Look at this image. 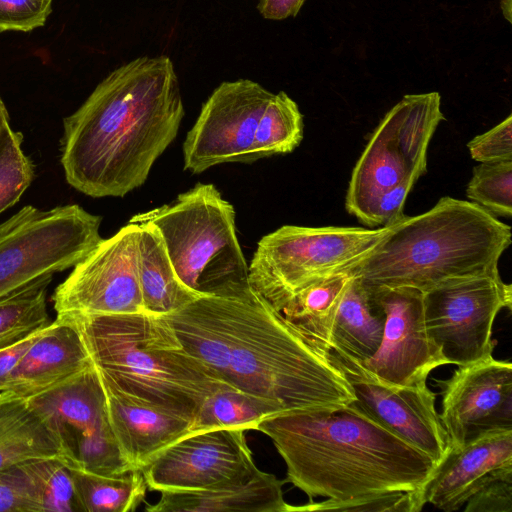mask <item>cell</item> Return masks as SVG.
Wrapping results in <instances>:
<instances>
[{
  "instance_id": "7",
  "label": "cell",
  "mask_w": 512,
  "mask_h": 512,
  "mask_svg": "<svg viewBox=\"0 0 512 512\" xmlns=\"http://www.w3.org/2000/svg\"><path fill=\"white\" fill-rule=\"evenodd\" d=\"M387 230L388 226L284 225L258 242L248 266L249 283L276 310L281 311L300 290L358 262Z\"/></svg>"
},
{
  "instance_id": "11",
  "label": "cell",
  "mask_w": 512,
  "mask_h": 512,
  "mask_svg": "<svg viewBox=\"0 0 512 512\" xmlns=\"http://www.w3.org/2000/svg\"><path fill=\"white\" fill-rule=\"evenodd\" d=\"M139 225H127L101 242L51 297L57 314H120L143 310L138 279Z\"/></svg>"
},
{
  "instance_id": "26",
  "label": "cell",
  "mask_w": 512,
  "mask_h": 512,
  "mask_svg": "<svg viewBox=\"0 0 512 512\" xmlns=\"http://www.w3.org/2000/svg\"><path fill=\"white\" fill-rule=\"evenodd\" d=\"M83 512H131L143 502L148 489L140 469L106 476L70 467Z\"/></svg>"
},
{
  "instance_id": "4",
  "label": "cell",
  "mask_w": 512,
  "mask_h": 512,
  "mask_svg": "<svg viewBox=\"0 0 512 512\" xmlns=\"http://www.w3.org/2000/svg\"><path fill=\"white\" fill-rule=\"evenodd\" d=\"M511 227L481 206L449 196L428 211L403 215L347 271L369 289L411 287L426 292L445 282L500 276Z\"/></svg>"
},
{
  "instance_id": "34",
  "label": "cell",
  "mask_w": 512,
  "mask_h": 512,
  "mask_svg": "<svg viewBox=\"0 0 512 512\" xmlns=\"http://www.w3.org/2000/svg\"><path fill=\"white\" fill-rule=\"evenodd\" d=\"M465 504V512H511L512 466L490 472Z\"/></svg>"
},
{
  "instance_id": "19",
  "label": "cell",
  "mask_w": 512,
  "mask_h": 512,
  "mask_svg": "<svg viewBox=\"0 0 512 512\" xmlns=\"http://www.w3.org/2000/svg\"><path fill=\"white\" fill-rule=\"evenodd\" d=\"M100 379L110 427L132 469L141 470L161 450L190 434L193 416L140 401Z\"/></svg>"
},
{
  "instance_id": "10",
  "label": "cell",
  "mask_w": 512,
  "mask_h": 512,
  "mask_svg": "<svg viewBox=\"0 0 512 512\" xmlns=\"http://www.w3.org/2000/svg\"><path fill=\"white\" fill-rule=\"evenodd\" d=\"M511 306L512 287L500 276L455 279L423 292L427 331L447 364L457 366L492 355L493 323Z\"/></svg>"
},
{
  "instance_id": "15",
  "label": "cell",
  "mask_w": 512,
  "mask_h": 512,
  "mask_svg": "<svg viewBox=\"0 0 512 512\" xmlns=\"http://www.w3.org/2000/svg\"><path fill=\"white\" fill-rule=\"evenodd\" d=\"M441 389V422L450 448L497 430L512 429V364L492 355L458 366Z\"/></svg>"
},
{
  "instance_id": "35",
  "label": "cell",
  "mask_w": 512,
  "mask_h": 512,
  "mask_svg": "<svg viewBox=\"0 0 512 512\" xmlns=\"http://www.w3.org/2000/svg\"><path fill=\"white\" fill-rule=\"evenodd\" d=\"M0 512H41L35 487L21 463L0 470Z\"/></svg>"
},
{
  "instance_id": "6",
  "label": "cell",
  "mask_w": 512,
  "mask_h": 512,
  "mask_svg": "<svg viewBox=\"0 0 512 512\" xmlns=\"http://www.w3.org/2000/svg\"><path fill=\"white\" fill-rule=\"evenodd\" d=\"M129 222L158 229L178 277L191 290L209 295L250 286L235 210L213 184L198 183Z\"/></svg>"
},
{
  "instance_id": "27",
  "label": "cell",
  "mask_w": 512,
  "mask_h": 512,
  "mask_svg": "<svg viewBox=\"0 0 512 512\" xmlns=\"http://www.w3.org/2000/svg\"><path fill=\"white\" fill-rule=\"evenodd\" d=\"M283 412L279 405L264 398L234 388L223 389L201 404L190 433L222 428L256 430L261 420Z\"/></svg>"
},
{
  "instance_id": "14",
  "label": "cell",
  "mask_w": 512,
  "mask_h": 512,
  "mask_svg": "<svg viewBox=\"0 0 512 512\" xmlns=\"http://www.w3.org/2000/svg\"><path fill=\"white\" fill-rule=\"evenodd\" d=\"M366 289L385 313L383 336L372 357L362 363L352 360L388 386L426 382L431 371L447 361L427 331L423 292L411 287Z\"/></svg>"
},
{
  "instance_id": "33",
  "label": "cell",
  "mask_w": 512,
  "mask_h": 512,
  "mask_svg": "<svg viewBox=\"0 0 512 512\" xmlns=\"http://www.w3.org/2000/svg\"><path fill=\"white\" fill-rule=\"evenodd\" d=\"M417 490L392 491L369 494L347 500L327 499L301 506H294V511H376V512H419L423 508Z\"/></svg>"
},
{
  "instance_id": "30",
  "label": "cell",
  "mask_w": 512,
  "mask_h": 512,
  "mask_svg": "<svg viewBox=\"0 0 512 512\" xmlns=\"http://www.w3.org/2000/svg\"><path fill=\"white\" fill-rule=\"evenodd\" d=\"M21 464L35 487L41 512H83L70 467L61 458H34Z\"/></svg>"
},
{
  "instance_id": "39",
  "label": "cell",
  "mask_w": 512,
  "mask_h": 512,
  "mask_svg": "<svg viewBox=\"0 0 512 512\" xmlns=\"http://www.w3.org/2000/svg\"><path fill=\"white\" fill-rule=\"evenodd\" d=\"M41 330L25 337L18 342L0 348V392L6 391L8 380L12 371L17 366L20 359L26 353L30 345L38 337Z\"/></svg>"
},
{
  "instance_id": "25",
  "label": "cell",
  "mask_w": 512,
  "mask_h": 512,
  "mask_svg": "<svg viewBox=\"0 0 512 512\" xmlns=\"http://www.w3.org/2000/svg\"><path fill=\"white\" fill-rule=\"evenodd\" d=\"M351 277L347 271L324 277L296 293L280 311L302 335L327 353L331 352L335 317Z\"/></svg>"
},
{
  "instance_id": "21",
  "label": "cell",
  "mask_w": 512,
  "mask_h": 512,
  "mask_svg": "<svg viewBox=\"0 0 512 512\" xmlns=\"http://www.w3.org/2000/svg\"><path fill=\"white\" fill-rule=\"evenodd\" d=\"M286 480L257 470L249 479L204 490L163 491L148 512H293L284 500Z\"/></svg>"
},
{
  "instance_id": "8",
  "label": "cell",
  "mask_w": 512,
  "mask_h": 512,
  "mask_svg": "<svg viewBox=\"0 0 512 512\" xmlns=\"http://www.w3.org/2000/svg\"><path fill=\"white\" fill-rule=\"evenodd\" d=\"M101 217L77 204L24 206L0 224V298L74 267L103 239Z\"/></svg>"
},
{
  "instance_id": "20",
  "label": "cell",
  "mask_w": 512,
  "mask_h": 512,
  "mask_svg": "<svg viewBox=\"0 0 512 512\" xmlns=\"http://www.w3.org/2000/svg\"><path fill=\"white\" fill-rule=\"evenodd\" d=\"M94 364L77 329L62 316L44 327L12 371L7 389L24 397L43 392Z\"/></svg>"
},
{
  "instance_id": "17",
  "label": "cell",
  "mask_w": 512,
  "mask_h": 512,
  "mask_svg": "<svg viewBox=\"0 0 512 512\" xmlns=\"http://www.w3.org/2000/svg\"><path fill=\"white\" fill-rule=\"evenodd\" d=\"M512 466V429L486 433L461 448H450L417 490L423 505L459 510L493 470Z\"/></svg>"
},
{
  "instance_id": "9",
  "label": "cell",
  "mask_w": 512,
  "mask_h": 512,
  "mask_svg": "<svg viewBox=\"0 0 512 512\" xmlns=\"http://www.w3.org/2000/svg\"><path fill=\"white\" fill-rule=\"evenodd\" d=\"M442 120L438 92L403 96L382 118L357 160L346 193V210L362 223L381 193L425 174L428 146Z\"/></svg>"
},
{
  "instance_id": "28",
  "label": "cell",
  "mask_w": 512,
  "mask_h": 512,
  "mask_svg": "<svg viewBox=\"0 0 512 512\" xmlns=\"http://www.w3.org/2000/svg\"><path fill=\"white\" fill-rule=\"evenodd\" d=\"M46 275L0 298V348L18 342L50 323Z\"/></svg>"
},
{
  "instance_id": "2",
  "label": "cell",
  "mask_w": 512,
  "mask_h": 512,
  "mask_svg": "<svg viewBox=\"0 0 512 512\" xmlns=\"http://www.w3.org/2000/svg\"><path fill=\"white\" fill-rule=\"evenodd\" d=\"M184 107L169 57H138L112 71L63 120L66 181L94 198L141 186L175 139Z\"/></svg>"
},
{
  "instance_id": "13",
  "label": "cell",
  "mask_w": 512,
  "mask_h": 512,
  "mask_svg": "<svg viewBox=\"0 0 512 512\" xmlns=\"http://www.w3.org/2000/svg\"><path fill=\"white\" fill-rule=\"evenodd\" d=\"M244 428L193 432L141 468L152 491H193L244 481L256 471Z\"/></svg>"
},
{
  "instance_id": "41",
  "label": "cell",
  "mask_w": 512,
  "mask_h": 512,
  "mask_svg": "<svg viewBox=\"0 0 512 512\" xmlns=\"http://www.w3.org/2000/svg\"><path fill=\"white\" fill-rule=\"evenodd\" d=\"M9 128V114L2 98L0 97V139L4 136Z\"/></svg>"
},
{
  "instance_id": "37",
  "label": "cell",
  "mask_w": 512,
  "mask_h": 512,
  "mask_svg": "<svg viewBox=\"0 0 512 512\" xmlns=\"http://www.w3.org/2000/svg\"><path fill=\"white\" fill-rule=\"evenodd\" d=\"M471 158L479 163L512 160V114L467 144Z\"/></svg>"
},
{
  "instance_id": "38",
  "label": "cell",
  "mask_w": 512,
  "mask_h": 512,
  "mask_svg": "<svg viewBox=\"0 0 512 512\" xmlns=\"http://www.w3.org/2000/svg\"><path fill=\"white\" fill-rule=\"evenodd\" d=\"M419 178L409 177L381 193L371 205L362 223L368 227L388 226L403 214L405 200Z\"/></svg>"
},
{
  "instance_id": "3",
  "label": "cell",
  "mask_w": 512,
  "mask_h": 512,
  "mask_svg": "<svg viewBox=\"0 0 512 512\" xmlns=\"http://www.w3.org/2000/svg\"><path fill=\"white\" fill-rule=\"evenodd\" d=\"M256 430L284 460L286 482L310 500L419 490L437 464L353 402L331 411L274 414Z\"/></svg>"
},
{
  "instance_id": "42",
  "label": "cell",
  "mask_w": 512,
  "mask_h": 512,
  "mask_svg": "<svg viewBox=\"0 0 512 512\" xmlns=\"http://www.w3.org/2000/svg\"><path fill=\"white\" fill-rule=\"evenodd\" d=\"M511 1L512 0H500V8L502 10V14L504 16V18L509 22L511 23L512 22V14H511V8H512V4H511Z\"/></svg>"
},
{
  "instance_id": "31",
  "label": "cell",
  "mask_w": 512,
  "mask_h": 512,
  "mask_svg": "<svg viewBox=\"0 0 512 512\" xmlns=\"http://www.w3.org/2000/svg\"><path fill=\"white\" fill-rule=\"evenodd\" d=\"M466 195L494 216L511 217L512 160L476 165Z\"/></svg>"
},
{
  "instance_id": "29",
  "label": "cell",
  "mask_w": 512,
  "mask_h": 512,
  "mask_svg": "<svg viewBox=\"0 0 512 512\" xmlns=\"http://www.w3.org/2000/svg\"><path fill=\"white\" fill-rule=\"evenodd\" d=\"M303 115L297 103L285 92L273 94L255 131L252 161L292 152L303 139Z\"/></svg>"
},
{
  "instance_id": "1",
  "label": "cell",
  "mask_w": 512,
  "mask_h": 512,
  "mask_svg": "<svg viewBox=\"0 0 512 512\" xmlns=\"http://www.w3.org/2000/svg\"><path fill=\"white\" fill-rule=\"evenodd\" d=\"M184 348L235 389L284 412L331 411L355 400L327 353L252 286L203 295L165 315Z\"/></svg>"
},
{
  "instance_id": "18",
  "label": "cell",
  "mask_w": 512,
  "mask_h": 512,
  "mask_svg": "<svg viewBox=\"0 0 512 512\" xmlns=\"http://www.w3.org/2000/svg\"><path fill=\"white\" fill-rule=\"evenodd\" d=\"M27 398L56 436L65 463L84 441L110 427L105 392L94 365Z\"/></svg>"
},
{
  "instance_id": "16",
  "label": "cell",
  "mask_w": 512,
  "mask_h": 512,
  "mask_svg": "<svg viewBox=\"0 0 512 512\" xmlns=\"http://www.w3.org/2000/svg\"><path fill=\"white\" fill-rule=\"evenodd\" d=\"M330 354L350 383L353 403L366 415L437 463L447 454L450 440L435 407L436 394L426 382L388 386L352 359Z\"/></svg>"
},
{
  "instance_id": "22",
  "label": "cell",
  "mask_w": 512,
  "mask_h": 512,
  "mask_svg": "<svg viewBox=\"0 0 512 512\" xmlns=\"http://www.w3.org/2000/svg\"><path fill=\"white\" fill-rule=\"evenodd\" d=\"M138 279L145 312L168 315L203 296L178 277L158 229L138 223Z\"/></svg>"
},
{
  "instance_id": "40",
  "label": "cell",
  "mask_w": 512,
  "mask_h": 512,
  "mask_svg": "<svg viewBox=\"0 0 512 512\" xmlns=\"http://www.w3.org/2000/svg\"><path fill=\"white\" fill-rule=\"evenodd\" d=\"M306 0H260L258 11L269 20H283L298 14Z\"/></svg>"
},
{
  "instance_id": "12",
  "label": "cell",
  "mask_w": 512,
  "mask_h": 512,
  "mask_svg": "<svg viewBox=\"0 0 512 512\" xmlns=\"http://www.w3.org/2000/svg\"><path fill=\"white\" fill-rule=\"evenodd\" d=\"M272 96L249 79L221 83L186 135L184 169L198 174L217 164L251 162L258 121Z\"/></svg>"
},
{
  "instance_id": "36",
  "label": "cell",
  "mask_w": 512,
  "mask_h": 512,
  "mask_svg": "<svg viewBox=\"0 0 512 512\" xmlns=\"http://www.w3.org/2000/svg\"><path fill=\"white\" fill-rule=\"evenodd\" d=\"M52 0H0V31H32L45 24Z\"/></svg>"
},
{
  "instance_id": "24",
  "label": "cell",
  "mask_w": 512,
  "mask_h": 512,
  "mask_svg": "<svg viewBox=\"0 0 512 512\" xmlns=\"http://www.w3.org/2000/svg\"><path fill=\"white\" fill-rule=\"evenodd\" d=\"M384 324L383 309L361 281L352 276L335 317L331 352L359 363L366 361L381 344Z\"/></svg>"
},
{
  "instance_id": "23",
  "label": "cell",
  "mask_w": 512,
  "mask_h": 512,
  "mask_svg": "<svg viewBox=\"0 0 512 512\" xmlns=\"http://www.w3.org/2000/svg\"><path fill=\"white\" fill-rule=\"evenodd\" d=\"M61 457L60 444L27 397L0 392V470L34 458Z\"/></svg>"
},
{
  "instance_id": "32",
  "label": "cell",
  "mask_w": 512,
  "mask_h": 512,
  "mask_svg": "<svg viewBox=\"0 0 512 512\" xmlns=\"http://www.w3.org/2000/svg\"><path fill=\"white\" fill-rule=\"evenodd\" d=\"M22 142V133L11 127L0 139V214L19 201L34 179V165Z\"/></svg>"
},
{
  "instance_id": "5",
  "label": "cell",
  "mask_w": 512,
  "mask_h": 512,
  "mask_svg": "<svg viewBox=\"0 0 512 512\" xmlns=\"http://www.w3.org/2000/svg\"><path fill=\"white\" fill-rule=\"evenodd\" d=\"M57 315L77 329L100 377L135 399L194 417L209 396L234 388L184 348L165 315Z\"/></svg>"
}]
</instances>
